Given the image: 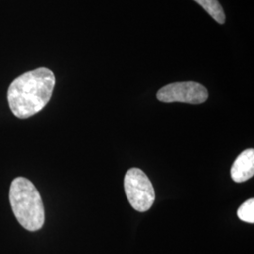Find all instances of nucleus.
I'll list each match as a JSON object with an SVG mask.
<instances>
[{
    "label": "nucleus",
    "instance_id": "f03ea898",
    "mask_svg": "<svg viewBox=\"0 0 254 254\" xmlns=\"http://www.w3.org/2000/svg\"><path fill=\"white\" fill-rule=\"evenodd\" d=\"M9 201L15 218L27 231L35 232L45 223V207L39 191L32 182L15 178L10 186Z\"/></svg>",
    "mask_w": 254,
    "mask_h": 254
},
{
    "label": "nucleus",
    "instance_id": "39448f33",
    "mask_svg": "<svg viewBox=\"0 0 254 254\" xmlns=\"http://www.w3.org/2000/svg\"><path fill=\"white\" fill-rule=\"evenodd\" d=\"M231 175L236 183H243L254 177V149L245 150L238 155L231 169Z\"/></svg>",
    "mask_w": 254,
    "mask_h": 254
},
{
    "label": "nucleus",
    "instance_id": "0eeeda50",
    "mask_svg": "<svg viewBox=\"0 0 254 254\" xmlns=\"http://www.w3.org/2000/svg\"><path fill=\"white\" fill-rule=\"evenodd\" d=\"M237 217L248 223L254 222V199L245 201L237 210Z\"/></svg>",
    "mask_w": 254,
    "mask_h": 254
},
{
    "label": "nucleus",
    "instance_id": "20e7f679",
    "mask_svg": "<svg viewBox=\"0 0 254 254\" xmlns=\"http://www.w3.org/2000/svg\"><path fill=\"white\" fill-rule=\"evenodd\" d=\"M156 96L158 100L165 103L181 102L198 105L207 100L208 91L197 82H176L161 88Z\"/></svg>",
    "mask_w": 254,
    "mask_h": 254
},
{
    "label": "nucleus",
    "instance_id": "f257e3e1",
    "mask_svg": "<svg viewBox=\"0 0 254 254\" xmlns=\"http://www.w3.org/2000/svg\"><path fill=\"white\" fill-rule=\"evenodd\" d=\"M54 73L47 68L23 73L8 90L9 108L17 118L27 119L40 112L50 100L54 90Z\"/></svg>",
    "mask_w": 254,
    "mask_h": 254
},
{
    "label": "nucleus",
    "instance_id": "7ed1b4c3",
    "mask_svg": "<svg viewBox=\"0 0 254 254\" xmlns=\"http://www.w3.org/2000/svg\"><path fill=\"white\" fill-rule=\"evenodd\" d=\"M125 191L132 207L146 212L154 204L155 194L152 183L140 169H130L125 177Z\"/></svg>",
    "mask_w": 254,
    "mask_h": 254
},
{
    "label": "nucleus",
    "instance_id": "423d86ee",
    "mask_svg": "<svg viewBox=\"0 0 254 254\" xmlns=\"http://www.w3.org/2000/svg\"><path fill=\"white\" fill-rule=\"evenodd\" d=\"M206 10L211 17L215 19L218 24L225 23V13L218 0H194Z\"/></svg>",
    "mask_w": 254,
    "mask_h": 254
}]
</instances>
